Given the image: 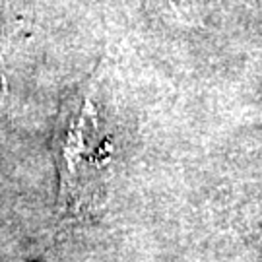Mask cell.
Listing matches in <instances>:
<instances>
[{"mask_svg": "<svg viewBox=\"0 0 262 262\" xmlns=\"http://www.w3.org/2000/svg\"><path fill=\"white\" fill-rule=\"evenodd\" d=\"M56 163L58 206L72 214L92 206L105 163V138L90 92L76 99L58 126Z\"/></svg>", "mask_w": 262, "mask_h": 262, "instance_id": "obj_1", "label": "cell"}]
</instances>
